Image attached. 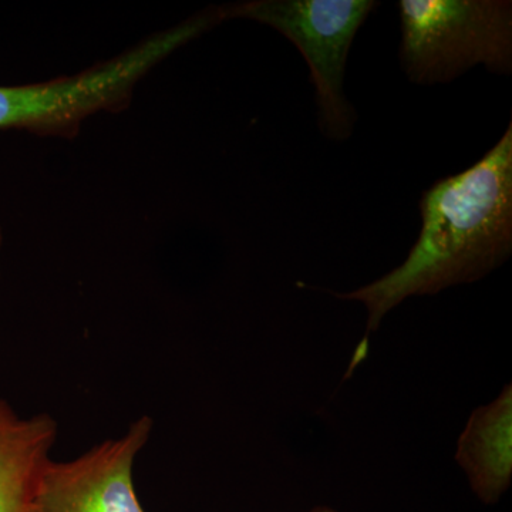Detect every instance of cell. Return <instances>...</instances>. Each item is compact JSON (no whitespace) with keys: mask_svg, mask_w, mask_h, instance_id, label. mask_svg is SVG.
<instances>
[{"mask_svg":"<svg viewBox=\"0 0 512 512\" xmlns=\"http://www.w3.org/2000/svg\"><path fill=\"white\" fill-rule=\"evenodd\" d=\"M220 6L160 30L119 56L72 76L42 83L0 86V131L74 140L84 121L130 107L134 90L151 70L178 49L224 22Z\"/></svg>","mask_w":512,"mask_h":512,"instance_id":"cell-2","label":"cell"},{"mask_svg":"<svg viewBox=\"0 0 512 512\" xmlns=\"http://www.w3.org/2000/svg\"><path fill=\"white\" fill-rule=\"evenodd\" d=\"M421 231L406 261L356 291L335 293L363 303L367 332L412 296L480 281L512 252V123L466 171L437 181L420 201Z\"/></svg>","mask_w":512,"mask_h":512,"instance_id":"cell-1","label":"cell"},{"mask_svg":"<svg viewBox=\"0 0 512 512\" xmlns=\"http://www.w3.org/2000/svg\"><path fill=\"white\" fill-rule=\"evenodd\" d=\"M456 460L484 504L498 503L512 480V386L478 407L457 443Z\"/></svg>","mask_w":512,"mask_h":512,"instance_id":"cell-6","label":"cell"},{"mask_svg":"<svg viewBox=\"0 0 512 512\" xmlns=\"http://www.w3.org/2000/svg\"><path fill=\"white\" fill-rule=\"evenodd\" d=\"M138 417L119 439L101 441L69 461L50 458L40 473L30 512H146L134 488V464L153 433Z\"/></svg>","mask_w":512,"mask_h":512,"instance_id":"cell-5","label":"cell"},{"mask_svg":"<svg viewBox=\"0 0 512 512\" xmlns=\"http://www.w3.org/2000/svg\"><path fill=\"white\" fill-rule=\"evenodd\" d=\"M377 5L372 0H247L220 9L224 20H254L298 47L311 69L320 128L333 140H346L355 123L343 94L346 63L357 30Z\"/></svg>","mask_w":512,"mask_h":512,"instance_id":"cell-4","label":"cell"},{"mask_svg":"<svg viewBox=\"0 0 512 512\" xmlns=\"http://www.w3.org/2000/svg\"><path fill=\"white\" fill-rule=\"evenodd\" d=\"M57 431L49 414L20 417L0 400V512H30Z\"/></svg>","mask_w":512,"mask_h":512,"instance_id":"cell-7","label":"cell"},{"mask_svg":"<svg viewBox=\"0 0 512 512\" xmlns=\"http://www.w3.org/2000/svg\"><path fill=\"white\" fill-rule=\"evenodd\" d=\"M309 512H336L335 510H332V508L329 507H316L313 508V510Z\"/></svg>","mask_w":512,"mask_h":512,"instance_id":"cell-8","label":"cell"},{"mask_svg":"<svg viewBox=\"0 0 512 512\" xmlns=\"http://www.w3.org/2000/svg\"><path fill=\"white\" fill-rule=\"evenodd\" d=\"M2 242H3V232H2V227H0V247H2Z\"/></svg>","mask_w":512,"mask_h":512,"instance_id":"cell-9","label":"cell"},{"mask_svg":"<svg viewBox=\"0 0 512 512\" xmlns=\"http://www.w3.org/2000/svg\"><path fill=\"white\" fill-rule=\"evenodd\" d=\"M400 60L423 86L453 82L483 64L512 72L510 0H400Z\"/></svg>","mask_w":512,"mask_h":512,"instance_id":"cell-3","label":"cell"}]
</instances>
